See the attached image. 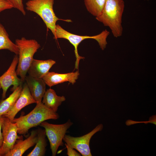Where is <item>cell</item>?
I'll return each instance as SVG.
<instances>
[{"label": "cell", "mask_w": 156, "mask_h": 156, "mask_svg": "<svg viewBox=\"0 0 156 156\" xmlns=\"http://www.w3.org/2000/svg\"><path fill=\"white\" fill-rule=\"evenodd\" d=\"M124 8L123 0H105L101 14L96 17L97 20L109 27L115 37L121 36L122 34V17Z\"/></svg>", "instance_id": "6da1fadb"}, {"label": "cell", "mask_w": 156, "mask_h": 156, "mask_svg": "<svg viewBox=\"0 0 156 156\" xmlns=\"http://www.w3.org/2000/svg\"><path fill=\"white\" fill-rule=\"evenodd\" d=\"M36 103L35 108L28 114L14 119L12 122L16 124L18 133L25 134L30 129L40 125L43 121L59 118V115L57 112L47 107L42 102Z\"/></svg>", "instance_id": "7a4b0ae2"}, {"label": "cell", "mask_w": 156, "mask_h": 156, "mask_svg": "<svg viewBox=\"0 0 156 156\" xmlns=\"http://www.w3.org/2000/svg\"><path fill=\"white\" fill-rule=\"evenodd\" d=\"M15 43L19 49L18 61L16 72L23 82L34 59V55L40 45L36 40L27 39L24 37L16 39Z\"/></svg>", "instance_id": "3957f363"}, {"label": "cell", "mask_w": 156, "mask_h": 156, "mask_svg": "<svg viewBox=\"0 0 156 156\" xmlns=\"http://www.w3.org/2000/svg\"><path fill=\"white\" fill-rule=\"evenodd\" d=\"M55 39L63 38L68 40L74 47L75 53L76 57L75 68L78 69L80 60L85 58L80 56L78 53V47L79 44L83 40L88 39H92L96 40L102 49H104L107 44L106 39L109 34V32L105 29L100 34L93 36H80L73 34L68 32L62 28L58 24L55 27Z\"/></svg>", "instance_id": "277c9868"}, {"label": "cell", "mask_w": 156, "mask_h": 156, "mask_svg": "<svg viewBox=\"0 0 156 156\" xmlns=\"http://www.w3.org/2000/svg\"><path fill=\"white\" fill-rule=\"evenodd\" d=\"M54 0H29L25 3L26 9L40 16L55 38L56 22L62 20L56 15L53 9Z\"/></svg>", "instance_id": "5b68a950"}, {"label": "cell", "mask_w": 156, "mask_h": 156, "mask_svg": "<svg viewBox=\"0 0 156 156\" xmlns=\"http://www.w3.org/2000/svg\"><path fill=\"white\" fill-rule=\"evenodd\" d=\"M73 124L69 120L62 124H53L44 121L40 125L44 129L46 136L49 142L52 156H55L59 147L63 146V138L67 130Z\"/></svg>", "instance_id": "8992f818"}, {"label": "cell", "mask_w": 156, "mask_h": 156, "mask_svg": "<svg viewBox=\"0 0 156 156\" xmlns=\"http://www.w3.org/2000/svg\"><path fill=\"white\" fill-rule=\"evenodd\" d=\"M102 124L98 125L89 133L81 136L74 137L65 134L63 140L71 147L77 150L83 156H92L90 147V140L96 132L101 131Z\"/></svg>", "instance_id": "52a82bcc"}, {"label": "cell", "mask_w": 156, "mask_h": 156, "mask_svg": "<svg viewBox=\"0 0 156 156\" xmlns=\"http://www.w3.org/2000/svg\"><path fill=\"white\" fill-rule=\"evenodd\" d=\"M2 130L3 138L2 145L0 148V155H4L13 148L17 140L23 138L17 135L18 127L15 123L8 118L3 117Z\"/></svg>", "instance_id": "ba28073f"}, {"label": "cell", "mask_w": 156, "mask_h": 156, "mask_svg": "<svg viewBox=\"0 0 156 156\" xmlns=\"http://www.w3.org/2000/svg\"><path fill=\"white\" fill-rule=\"evenodd\" d=\"M18 61V55H15L8 69L0 77V84L3 90L2 98L6 97L8 88L13 86L11 90L13 91L19 86L22 85L21 78H19L16 72V68Z\"/></svg>", "instance_id": "9c48e42d"}, {"label": "cell", "mask_w": 156, "mask_h": 156, "mask_svg": "<svg viewBox=\"0 0 156 156\" xmlns=\"http://www.w3.org/2000/svg\"><path fill=\"white\" fill-rule=\"evenodd\" d=\"M34 103H36V102L33 98L27 84L25 83L19 97L12 108L2 116L8 118L12 122L16 115L19 111L25 106Z\"/></svg>", "instance_id": "30bf717a"}, {"label": "cell", "mask_w": 156, "mask_h": 156, "mask_svg": "<svg viewBox=\"0 0 156 156\" xmlns=\"http://www.w3.org/2000/svg\"><path fill=\"white\" fill-rule=\"evenodd\" d=\"M79 75L78 70L66 73H59L49 72L42 78L46 85L51 87L57 84L68 81L74 84Z\"/></svg>", "instance_id": "8fae6325"}, {"label": "cell", "mask_w": 156, "mask_h": 156, "mask_svg": "<svg viewBox=\"0 0 156 156\" xmlns=\"http://www.w3.org/2000/svg\"><path fill=\"white\" fill-rule=\"evenodd\" d=\"M55 63V61L51 59L41 60L34 58L27 73L33 77L42 79Z\"/></svg>", "instance_id": "7c38bea8"}, {"label": "cell", "mask_w": 156, "mask_h": 156, "mask_svg": "<svg viewBox=\"0 0 156 156\" xmlns=\"http://www.w3.org/2000/svg\"><path fill=\"white\" fill-rule=\"evenodd\" d=\"M37 139V129L32 131L30 135L24 140L23 138L16 141L12 148L4 156H21L28 149L34 146Z\"/></svg>", "instance_id": "4fadbf2b"}, {"label": "cell", "mask_w": 156, "mask_h": 156, "mask_svg": "<svg viewBox=\"0 0 156 156\" xmlns=\"http://www.w3.org/2000/svg\"><path fill=\"white\" fill-rule=\"evenodd\" d=\"M25 81L32 96L36 103L42 102L46 88V84L43 80L34 78L28 75L26 76Z\"/></svg>", "instance_id": "5bb4252c"}, {"label": "cell", "mask_w": 156, "mask_h": 156, "mask_svg": "<svg viewBox=\"0 0 156 156\" xmlns=\"http://www.w3.org/2000/svg\"><path fill=\"white\" fill-rule=\"evenodd\" d=\"M65 100L64 96H57L53 89L49 88L46 91L42 102L47 107L57 112L58 107Z\"/></svg>", "instance_id": "9a60e30c"}, {"label": "cell", "mask_w": 156, "mask_h": 156, "mask_svg": "<svg viewBox=\"0 0 156 156\" xmlns=\"http://www.w3.org/2000/svg\"><path fill=\"white\" fill-rule=\"evenodd\" d=\"M37 131V140L36 145L27 156H43L45 155L47 145L45 129L39 128Z\"/></svg>", "instance_id": "2e32d148"}, {"label": "cell", "mask_w": 156, "mask_h": 156, "mask_svg": "<svg viewBox=\"0 0 156 156\" xmlns=\"http://www.w3.org/2000/svg\"><path fill=\"white\" fill-rule=\"evenodd\" d=\"M23 88L22 85L13 91L9 96L0 102V116L4 115L12 108L19 97Z\"/></svg>", "instance_id": "e0dca14e"}, {"label": "cell", "mask_w": 156, "mask_h": 156, "mask_svg": "<svg viewBox=\"0 0 156 156\" xmlns=\"http://www.w3.org/2000/svg\"><path fill=\"white\" fill-rule=\"evenodd\" d=\"M8 50L18 55V46L10 39L9 36L4 27L0 22V50Z\"/></svg>", "instance_id": "ac0fdd59"}, {"label": "cell", "mask_w": 156, "mask_h": 156, "mask_svg": "<svg viewBox=\"0 0 156 156\" xmlns=\"http://www.w3.org/2000/svg\"><path fill=\"white\" fill-rule=\"evenodd\" d=\"M84 2L88 11L96 17L101 14L105 0H84Z\"/></svg>", "instance_id": "d6986e66"}, {"label": "cell", "mask_w": 156, "mask_h": 156, "mask_svg": "<svg viewBox=\"0 0 156 156\" xmlns=\"http://www.w3.org/2000/svg\"><path fill=\"white\" fill-rule=\"evenodd\" d=\"M13 6V8L19 11L23 15H26L23 0H7Z\"/></svg>", "instance_id": "ffe728a7"}, {"label": "cell", "mask_w": 156, "mask_h": 156, "mask_svg": "<svg viewBox=\"0 0 156 156\" xmlns=\"http://www.w3.org/2000/svg\"><path fill=\"white\" fill-rule=\"evenodd\" d=\"M13 8V6L7 0H0V13L5 10Z\"/></svg>", "instance_id": "44dd1931"}, {"label": "cell", "mask_w": 156, "mask_h": 156, "mask_svg": "<svg viewBox=\"0 0 156 156\" xmlns=\"http://www.w3.org/2000/svg\"><path fill=\"white\" fill-rule=\"evenodd\" d=\"M67 149V155L68 156H81V155L79 153L77 152L74 149L71 147L66 143L65 144Z\"/></svg>", "instance_id": "7402d4cb"}, {"label": "cell", "mask_w": 156, "mask_h": 156, "mask_svg": "<svg viewBox=\"0 0 156 156\" xmlns=\"http://www.w3.org/2000/svg\"><path fill=\"white\" fill-rule=\"evenodd\" d=\"M3 117L1 116H0V148L1 147L3 142V138L2 132V121Z\"/></svg>", "instance_id": "603a6c76"}, {"label": "cell", "mask_w": 156, "mask_h": 156, "mask_svg": "<svg viewBox=\"0 0 156 156\" xmlns=\"http://www.w3.org/2000/svg\"><path fill=\"white\" fill-rule=\"evenodd\" d=\"M1 88V85H0V89Z\"/></svg>", "instance_id": "cb8c5ba5"}, {"label": "cell", "mask_w": 156, "mask_h": 156, "mask_svg": "<svg viewBox=\"0 0 156 156\" xmlns=\"http://www.w3.org/2000/svg\"></svg>", "instance_id": "d4e9b609"}]
</instances>
